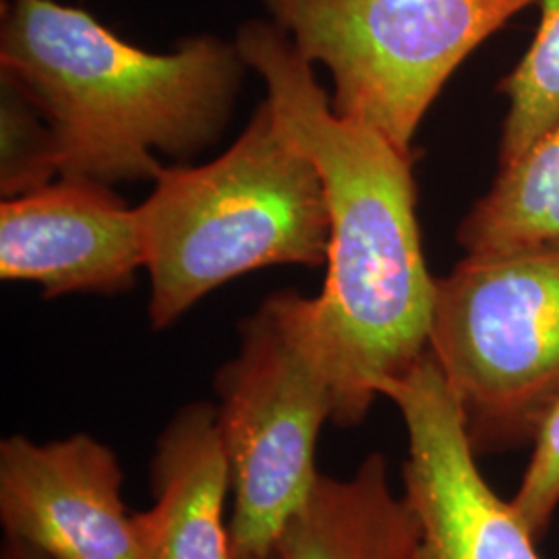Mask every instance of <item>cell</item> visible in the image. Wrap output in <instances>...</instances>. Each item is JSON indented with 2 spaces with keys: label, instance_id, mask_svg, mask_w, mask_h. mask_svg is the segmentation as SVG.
Here are the masks:
<instances>
[{
  "label": "cell",
  "instance_id": "cell-1",
  "mask_svg": "<svg viewBox=\"0 0 559 559\" xmlns=\"http://www.w3.org/2000/svg\"><path fill=\"white\" fill-rule=\"evenodd\" d=\"M235 46L323 185L330 249L313 320L334 394L332 423L357 427L381 388L429 350L438 278L423 253L413 154L336 115L313 64L278 23H245Z\"/></svg>",
  "mask_w": 559,
  "mask_h": 559
},
{
  "label": "cell",
  "instance_id": "cell-16",
  "mask_svg": "<svg viewBox=\"0 0 559 559\" xmlns=\"http://www.w3.org/2000/svg\"><path fill=\"white\" fill-rule=\"evenodd\" d=\"M2 559H48L46 556H41L38 551L20 545V543H13V540L7 539L4 543V551H2Z\"/></svg>",
  "mask_w": 559,
  "mask_h": 559
},
{
  "label": "cell",
  "instance_id": "cell-12",
  "mask_svg": "<svg viewBox=\"0 0 559 559\" xmlns=\"http://www.w3.org/2000/svg\"><path fill=\"white\" fill-rule=\"evenodd\" d=\"M456 240L466 253L559 245V120L520 158L500 166L460 222Z\"/></svg>",
  "mask_w": 559,
  "mask_h": 559
},
{
  "label": "cell",
  "instance_id": "cell-14",
  "mask_svg": "<svg viewBox=\"0 0 559 559\" xmlns=\"http://www.w3.org/2000/svg\"><path fill=\"white\" fill-rule=\"evenodd\" d=\"M59 175L57 147L48 122L20 92L2 83V195L17 198Z\"/></svg>",
  "mask_w": 559,
  "mask_h": 559
},
{
  "label": "cell",
  "instance_id": "cell-2",
  "mask_svg": "<svg viewBox=\"0 0 559 559\" xmlns=\"http://www.w3.org/2000/svg\"><path fill=\"white\" fill-rule=\"evenodd\" d=\"M237 46L201 36L154 55L80 7L9 0L0 69L48 122L59 177L154 180V152L191 156L218 140L239 92Z\"/></svg>",
  "mask_w": 559,
  "mask_h": 559
},
{
  "label": "cell",
  "instance_id": "cell-8",
  "mask_svg": "<svg viewBox=\"0 0 559 559\" xmlns=\"http://www.w3.org/2000/svg\"><path fill=\"white\" fill-rule=\"evenodd\" d=\"M120 487L119 459L92 436L0 443L7 539L48 559H145L141 512H129Z\"/></svg>",
  "mask_w": 559,
  "mask_h": 559
},
{
  "label": "cell",
  "instance_id": "cell-5",
  "mask_svg": "<svg viewBox=\"0 0 559 559\" xmlns=\"http://www.w3.org/2000/svg\"><path fill=\"white\" fill-rule=\"evenodd\" d=\"M237 357L216 378V420L230 464L233 551L274 556L320 473L316 445L334 394L313 299L280 290L240 323Z\"/></svg>",
  "mask_w": 559,
  "mask_h": 559
},
{
  "label": "cell",
  "instance_id": "cell-13",
  "mask_svg": "<svg viewBox=\"0 0 559 559\" xmlns=\"http://www.w3.org/2000/svg\"><path fill=\"white\" fill-rule=\"evenodd\" d=\"M540 17L528 50L501 80L508 100L500 166L520 158L559 120V0H537Z\"/></svg>",
  "mask_w": 559,
  "mask_h": 559
},
{
  "label": "cell",
  "instance_id": "cell-7",
  "mask_svg": "<svg viewBox=\"0 0 559 559\" xmlns=\"http://www.w3.org/2000/svg\"><path fill=\"white\" fill-rule=\"evenodd\" d=\"M381 396L399 406L408 454L404 498L420 524L417 559H543L510 500L479 468L464 415L431 350Z\"/></svg>",
  "mask_w": 559,
  "mask_h": 559
},
{
  "label": "cell",
  "instance_id": "cell-15",
  "mask_svg": "<svg viewBox=\"0 0 559 559\" xmlns=\"http://www.w3.org/2000/svg\"><path fill=\"white\" fill-rule=\"evenodd\" d=\"M510 506L535 539L547 535L559 508V399L540 419L533 454Z\"/></svg>",
  "mask_w": 559,
  "mask_h": 559
},
{
  "label": "cell",
  "instance_id": "cell-17",
  "mask_svg": "<svg viewBox=\"0 0 559 559\" xmlns=\"http://www.w3.org/2000/svg\"><path fill=\"white\" fill-rule=\"evenodd\" d=\"M235 559H276V554L274 556H253V554H239V551H235Z\"/></svg>",
  "mask_w": 559,
  "mask_h": 559
},
{
  "label": "cell",
  "instance_id": "cell-3",
  "mask_svg": "<svg viewBox=\"0 0 559 559\" xmlns=\"http://www.w3.org/2000/svg\"><path fill=\"white\" fill-rule=\"evenodd\" d=\"M138 216L156 330L253 270L328 263L330 218L318 168L267 100L221 158L162 168Z\"/></svg>",
  "mask_w": 559,
  "mask_h": 559
},
{
  "label": "cell",
  "instance_id": "cell-9",
  "mask_svg": "<svg viewBox=\"0 0 559 559\" xmlns=\"http://www.w3.org/2000/svg\"><path fill=\"white\" fill-rule=\"evenodd\" d=\"M145 267L138 207L98 180L59 177L0 205V278L44 297L129 290Z\"/></svg>",
  "mask_w": 559,
  "mask_h": 559
},
{
  "label": "cell",
  "instance_id": "cell-10",
  "mask_svg": "<svg viewBox=\"0 0 559 559\" xmlns=\"http://www.w3.org/2000/svg\"><path fill=\"white\" fill-rule=\"evenodd\" d=\"M156 503L141 512L145 559H235L224 503L233 489L216 404L177 411L152 460Z\"/></svg>",
  "mask_w": 559,
  "mask_h": 559
},
{
  "label": "cell",
  "instance_id": "cell-11",
  "mask_svg": "<svg viewBox=\"0 0 559 559\" xmlns=\"http://www.w3.org/2000/svg\"><path fill=\"white\" fill-rule=\"evenodd\" d=\"M419 540L415 510L392 491L388 462L373 452L346 479L320 475L286 522L276 559H417Z\"/></svg>",
  "mask_w": 559,
  "mask_h": 559
},
{
  "label": "cell",
  "instance_id": "cell-6",
  "mask_svg": "<svg viewBox=\"0 0 559 559\" xmlns=\"http://www.w3.org/2000/svg\"><path fill=\"white\" fill-rule=\"evenodd\" d=\"M302 59L323 62L332 108L413 154L443 85L537 0H263Z\"/></svg>",
  "mask_w": 559,
  "mask_h": 559
},
{
  "label": "cell",
  "instance_id": "cell-4",
  "mask_svg": "<svg viewBox=\"0 0 559 559\" xmlns=\"http://www.w3.org/2000/svg\"><path fill=\"white\" fill-rule=\"evenodd\" d=\"M429 350L479 459L533 443L559 399V245L466 253L438 278Z\"/></svg>",
  "mask_w": 559,
  "mask_h": 559
}]
</instances>
